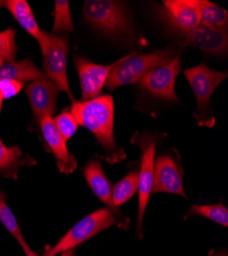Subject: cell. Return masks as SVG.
<instances>
[{
	"mask_svg": "<svg viewBox=\"0 0 228 256\" xmlns=\"http://www.w3.org/2000/svg\"><path fill=\"white\" fill-rule=\"evenodd\" d=\"M16 52L15 30L9 28L0 32V60L2 62H14Z\"/></svg>",
	"mask_w": 228,
	"mask_h": 256,
	"instance_id": "cell-24",
	"label": "cell"
},
{
	"mask_svg": "<svg viewBox=\"0 0 228 256\" xmlns=\"http://www.w3.org/2000/svg\"><path fill=\"white\" fill-rule=\"evenodd\" d=\"M139 176L138 172L133 170L125 178L118 182L112 190L113 204L119 208L122 204L126 203L132 196L138 192Z\"/></svg>",
	"mask_w": 228,
	"mask_h": 256,
	"instance_id": "cell-21",
	"label": "cell"
},
{
	"mask_svg": "<svg viewBox=\"0 0 228 256\" xmlns=\"http://www.w3.org/2000/svg\"><path fill=\"white\" fill-rule=\"evenodd\" d=\"M26 256H39V255H37V254L32 250L31 252H29L28 254H26Z\"/></svg>",
	"mask_w": 228,
	"mask_h": 256,
	"instance_id": "cell-30",
	"label": "cell"
},
{
	"mask_svg": "<svg viewBox=\"0 0 228 256\" xmlns=\"http://www.w3.org/2000/svg\"><path fill=\"white\" fill-rule=\"evenodd\" d=\"M54 23L53 33L72 32L74 24L70 12V4L67 0H56L54 2Z\"/></svg>",
	"mask_w": 228,
	"mask_h": 256,
	"instance_id": "cell-23",
	"label": "cell"
},
{
	"mask_svg": "<svg viewBox=\"0 0 228 256\" xmlns=\"http://www.w3.org/2000/svg\"><path fill=\"white\" fill-rule=\"evenodd\" d=\"M38 42L43 56V72L46 78L53 82L59 90L67 92L72 102H75L67 75L69 36L48 34L43 31Z\"/></svg>",
	"mask_w": 228,
	"mask_h": 256,
	"instance_id": "cell-6",
	"label": "cell"
},
{
	"mask_svg": "<svg viewBox=\"0 0 228 256\" xmlns=\"http://www.w3.org/2000/svg\"><path fill=\"white\" fill-rule=\"evenodd\" d=\"M24 86V82L10 79H0V96L3 98V100L12 98L18 94Z\"/></svg>",
	"mask_w": 228,
	"mask_h": 256,
	"instance_id": "cell-26",
	"label": "cell"
},
{
	"mask_svg": "<svg viewBox=\"0 0 228 256\" xmlns=\"http://www.w3.org/2000/svg\"><path fill=\"white\" fill-rule=\"evenodd\" d=\"M58 92L59 88L48 79L36 80L27 85L26 94L37 123H40L46 116H52L55 111Z\"/></svg>",
	"mask_w": 228,
	"mask_h": 256,
	"instance_id": "cell-13",
	"label": "cell"
},
{
	"mask_svg": "<svg viewBox=\"0 0 228 256\" xmlns=\"http://www.w3.org/2000/svg\"><path fill=\"white\" fill-rule=\"evenodd\" d=\"M113 226H120L122 228H127V226L117 220L108 208L98 209L77 222L44 256H56L64 251L76 249L80 244L86 242L97 234Z\"/></svg>",
	"mask_w": 228,
	"mask_h": 256,
	"instance_id": "cell-7",
	"label": "cell"
},
{
	"mask_svg": "<svg viewBox=\"0 0 228 256\" xmlns=\"http://www.w3.org/2000/svg\"><path fill=\"white\" fill-rule=\"evenodd\" d=\"M181 71L180 54L166 65L157 67L144 75L138 82L139 86L151 96L177 102L175 82Z\"/></svg>",
	"mask_w": 228,
	"mask_h": 256,
	"instance_id": "cell-9",
	"label": "cell"
},
{
	"mask_svg": "<svg viewBox=\"0 0 228 256\" xmlns=\"http://www.w3.org/2000/svg\"><path fill=\"white\" fill-rule=\"evenodd\" d=\"M179 54L180 50L172 44L146 54L131 52L118 60L117 65L109 74L105 86L114 90L123 85L136 83L151 70L166 65Z\"/></svg>",
	"mask_w": 228,
	"mask_h": 256,
	"instance_id": "cell-2",
	"label": "cell"
},
{
	"mask_svg": "<svg viewBox=\"0 0 228 256\" xmlns=\"http://www.w3.org/2000/svg\"><path fill=\"white\" fill-rule=\"evenodd\" d=\"M182 178V167L177 159L169 155L159 156L154 167L152 193L175 194L186 198Z\"/></svg>",
	"mask_w": 228,
	"mask_h": 256,
	"instance_id": "cell-11",
	"label": "cell"
},
{
	"mask_svg": "<svg viewBox=\"0 0 228 256\" xmlns=\"http://www.w3.org/2000/svg\"><path fill=\"white\" fill-rule=\"evenodd\" d=\"M0 79H10L20 82L47 79L44 72L35 66L30 58L19 62H3L0 66Z\"/></svg>",
	"mask_w": 228,
	"mask_h": 256,
	"instance_id": "cell-17",
	"label": "cell"
},
{
	"mask_svg": "<svg viewBox=\"0 0 228 256\" xmlns=\"http://www.w3.org/2000/svg\"><path fill=\"white\" fill-rule=\"evenodd\" d=\"M53 123L60 136L64 138L66 142L75 134L79 126L76 119L72 115L70 108H65L61 111V113L53 119Z\"/></svg>",
	"mask_w": 228,
	"mask_h": 256,
	"instance_id": "cell-25",
	"label": "cell"
},
{
	"mask_svg": "<svg viewBox=\"0 0 228 256\" xmlns=\"http://www.w3.org/2000/svg\"><path fill=\"white\" fill-rule=\"evenodd\" d=\"M166 136L164 134H151V132H136L131 142L136 144L141 150V167L138 172L139 186H138V216L136 224V234L138 239L142 238V222L144 213L152 194L155 156L158 144Z\"/></svg>",
	"mask_w": 228,
	"mask_h": 256,
	"instance_id": "cell-4",
	"label": "cell"
},
{
	"mask_svg": "<svg viewBox=\"0 0 228 256\" xmlns=\"http://www.w3.org/2000/svg\"><path fill=\"white\" fill-rule=\"evenodd\" d=\"M167 29L179 40V46H190L215 56H225L227 54V28L218 29L200 24L191 30H179L170 27H167Z\"/></svg>",
	"mask_w": 228,
	"mask_h": 256,
	"instance_id": "cell-8",
	"label": "cell"
},
{
	"mask_svg": "<svg viewBox=\"0 0 228 256\" xmlns=\"http://www.w3.org/2000/svg\"><path fill=\"white\" fill-rule=\"evenodd\" d=\"M117 62L118 60L110 65H98L84 56H74V64L80 80L82 100H90L100 96L109 74L117 65Z\"/></svg>",
	"mask_w": 228,
	"mask_h": 256,
	"instance_id": "cell-10",
	"label": "cell"
},
{
	"mask_svg": "<svg viewBox=\"0 0 228 256\" xmlns=\"http://www.w3.org/2000/svg\"><path fill=\"white\" fill-rule=\"evenodd\" d=\"M36 164L37 161L29 154L24 155L19 146H6L0 138V176L16 180L20 168Z\"/></svg>",
	"mask_w": 228,
	"mask_h": 256,
	"instance_id": "cell-16",
	"label": "cell"
},
{
	"mask_svg": "<svg viewBox=\"0 0 228 256\" xmlns=\"http://www.w3.org/2000/svg\"><path fill=\"white\" fill-rule=\"evenodd\" d=\"M7 195L4 192L0 190V222L5 226V228L12 234L14 239L22 246L25 254H28L32 251L30 246L27 244L26 239L24 238L22 230H20L18 224L13 216L12 211L6 204Z\"/></svg>",
	"mask_w": 228,
	"mask_h": 256,
	"instance_id": "cell-20",
	"label": "cell"
},
{
	"mask_svg": "<svg viewBox=\"0 0 228 256\" xmlns=\"http://www.w3.org/2000/svg\"><path fill=\"white\" fill-rule=\"evenodd\" d=\"M0 8L8 10L16 22L37 41L42 36L43 31L40 30L32 10L25 0H2Z\"/></svg>",
	"mask_w": 228,
	"mask_h": 256,
	"instance_id": "cell-18",
	"label": "cell"
},
{
	"mask_svg": "<svg viewBox=\"0 0 228 256\" xmlns=\"http://www.w3.org/2000/svg\"><path fill=\"white\" fill-rule=\"evenodd\" d=\"M2 104H3V98L0 96V113H1V110H2Z\"/></svg>",
	"mask_w": 228,
	"mask_h": 256,
	"instance_id": "cell-29",
	"label": "cell"
},
{
	"mask_svg": "<svg viewBox=\"0 0 228 256\" xmlns=\"http://www.w3.org/2000/svg\"><path fill=\"white\" fill-rule=\"evenodd\" d=\"M2 64H3V62H2L1 60H0V66H1V65H2Z\"/></svg>",
	"mask_w": 228,
	"mask_h": 256,
	"instance_id": "cell-31",
	"label": "cell"
},
{
	"mask_svg": "<svg viewBox=\"0 0 228 256\" xmlns=\"http://www.w3.org/2000/svg\"><path fill=\"white\" fill-rule=\"evenodd\" d=\"M70 111L78 125L87 128L105 150L111 164L126 158L123 148L114 138V100L110 94L99 96L90 100H75Z\"/></svg>",
	"mask_w": 228,
	"mask_h": 256,
	"instance_id": "cell-1",
	"label": "cell"
},
{
	"mask_svg": "<svg viewBox=\"0 0 228 256\" xmlns=\"http://www.w3.org/2000/svg\"><path fill=\"white\" fill-rule=\"evenodd\" d=\"M86 22L103 34L133 37V26L123 4L112 0H87L83 8Z\"/></svg>",
	"mask_w": 228,
	"mask_h": 256,
	"instance_id": "cell-3",
	"label": "cell"
},
{
	"mask_svg": "<svg viewBox=\"0 0 228 256\" xmlns=\"http://www.w3.org/2000/svg\"><path fill=\"white\" fill-rule=\"evenodd\" d=\"M195 2L201 24L218 29H226L228 23V12L226 10L208 0H195Z\"/></svg>",
	"mask_w": 228,
	"mask_h": 256,
	"instance_id": "cell-19",
	"label": "cell"
},
{
	"mask_svg": "<svg viewBox=\"0 0 228 256\" xmlns=\"http://www.w3.org/2000/svg\"><path fill=\"white\" fill-rule=\"evenodd\" d=\"M164 10L158 8V14L166 27L191 30L201 24L195 0H166Z\"/></svg>",
	"mask_w": 228,
	"mask_h": 256,
	"instance_id": "cell-12",
	"label": "cell"
},
{
	"mask_svg": "<svg viewBox=\"0 0 228 256\" xmlns=\"http://www.w3.org/2000/svg\"><path fill=\"white\" fill-rule=\"evenodd\" d=\"M193 216L206 218L223 226H228V209L222 203L215 205H193L185 214L184 220Z\"/></svg>",
	"mask_w": 228,
	"mask_h": 256,
	"instance_id": "cell-22",
	"label": "cell"
},
{
	"mask_svg": "<svg viewBox=\"0 0 228 256\" xmlns=\"http://www.w3.org/2000/svg\"><path fill=\"white\" fill-rule=\"evenodd\" d=\"M213 256H227V253L226 252H219V253L214 254Z\"/></svg>",
	"mask_w": 228,
	"mask_h": 256,
	"instance_id": "cell-28",
	"label": "cell"
},
{
	"mask_svg": "<svg viewBox=\"0 0 228 256\" xmlns=\"http://www.w3.org/2000/svg\"><path fill=\"white\" fill-rule=\"evenodd\" d=\"M83 174L92 190L95 196L103 203L106 204L108 209L113 213L115 218H123L122 213L118 207L113 204L112 199V184L110 180L107 178L105 172H103L102 165L100 160L95 159L89 161L84 169H83Z\"/></svg>",
	"mask_w": 228,
	"mask_h": 256,
	"instance_id": "cell-15",
	"label": "cell"
},
{
	"mask_svg": "<svg viewBox=\"0 0 228 256\" xmlns=\"http://www.w3.org/2000/svg\"><path fill=\"white\" fill-rule=\"evenodd\" d=\"M39 125L43 138L56 160L59 172L65 174H73L78 166L77 159L68 151L67 142L56 130L52 117H44L40 121Z\"/></svg>",
	"mask_w": 228,
	"mask_h": 256,
	"instance_id": "cell-14",
	"label": "cell"
},
{
	"mask_svg": "<svg viewBox=\"0 0 228 256\" xmlns=\"http://www.w3.org/2000/svg\"><path fill=\"white\" fill-rule=\"evenodd\" d=\"M75 255V249H70L67 251H64L63 253H60V256H74Z\"/></svg>",
	"mask_w": 228,
	"mask_h": 256,
	"instance_id": "cell-27",
	"label": "cell"
},
{
	"mask_svg": "<svg viewBox=\"0 0 228 256\" xmlns=\"http://www.w3.org/2000/svg\"><path fill=\"white\" fill-rule=\"evenodd\" d=\"M184 75L190 82L197 98V112L195 117L200 126L212 127L215 119L211 113L210 100L215 90L227 77V72H218L205 64L188 69Z\"/></svg>",
	"mask_w": 228,
	"mask_h": 256,
	"instance_id": "cell-5",
	"label": "cell"
}]
</instances>
